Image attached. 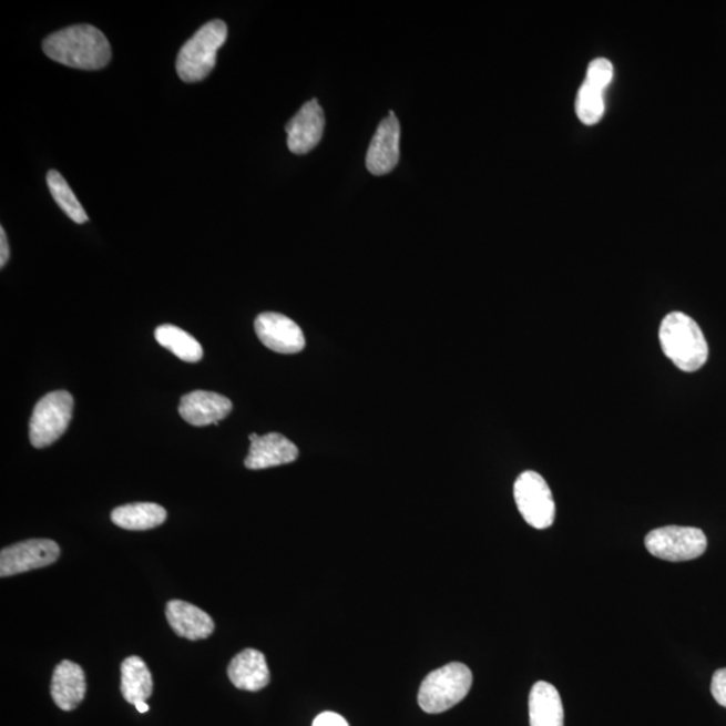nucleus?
Wrapping results in <instances>:
<instances>
[{
	"mask_svg": "<svg viewBox=\"0 0 726 726\" xmlns=\"http://www.w3.org/2000/svg\"><path fill=\"white\" fill-rule=\"evenodd\" d=\"M42 48L50 60L81 71H99L109 65L112 57L109 40L91 24L57 31L43 41Z\"/></svg>",
	"mask_w": 726,
	"mask_h": 726,
	"instance_id": "f257e3e1",
	"label": "nucleus"
},
{
	"mask_svg": "<svg viewBox=\"0 0 726 726\" xmlns=\"http://www.w3.org/2000/svg\"><path fill=\"white\" fill-rule=\"evenodd\" d=\"M659 342L665 356L682 371H697L708 361L709 346L696 320L684 313L662 320Z\"/></svg>",
	"mask_w": 726,
	"mask_h": 726,
	"instance_id": "f03ea898",
	"label": "nucleus"
},
{
	"mask_svg": "<svg viewBox=\"0 0 726 726\" xmlns=\"http://www.w3.org/2000/svg\"><path fill=\"white\" fill-rule=\"evenodd\" d=\"M227 38L224 21L214 19L202 27L176 57V73L182 81L200 82L209 75L216 67L217 53Z\"/></svg>",
	"mask_w": 726,
	"mask_h": 726,
	"instance_id": "7ed1b4c3",
	"label": "nucleus"
},
{
	"mask_svg": "<svg viewBox=\"0 0 726 726\" xmlns=\"http://www.w3.org/2000/svg\"><path fill=\"white\" fill-rule=\"evenodd\" d=\"M472 686V673L463 663H450L428 674L419 692V705L429 715H439L462 703Z\"/></svg>",
	"mask_w": 726,
	"mask_h": 726,
	"instance_id": "20e7f679",
	"label": "nucleus"
},
{
	"mask_svg": "<svg viewBox=\"0 0 726 726\" xmlns=\"http://www.w3.org/2000/svg\"><path fill=\"white\" fill-rule=\"evenodd\" d=\"M74 400L65 390L52 391L37 402L30 420V441L35 448L55 443L72 421Z\"/></svg>",
	"mask_w": 726,
	"mask_h": 726,
	"instance_id": "39448f33",
	"label": "nucleus"
},
{
	"mask_svg": "<svg viewBox=\"0 0 726 726\" xmlns=\"http://www.w3.org/2000/svg\"><path fill=\"white\" fill-rule=\"evenodd\" d=\"M647 551L656 559L682 563L703 555L708 540L703 530L685 526H665L646 535Z\"/></svg>",
	"mask_w": 726,
	"mask_h": 726,
	"instance_id": "423d86ee",
	"label": "nucleus"
},
{
	"mask_svg": "<svg viewBox=\"0 0 726 726\" xmlns=\"http://www.w3.org/2000/svg\"><path fill=\"white\" fill-rule=\"evenodd\" d=\"M514 498L523 520L535 529L553 525L555 503L544 478L534 471L522 472L514 484Z\"/></svg>",
	"mask_w": 726,
	"mask_h": 726,
	"instance_id": "0eeeda50",
	"label": "nucleus"
},
{
	"mask_svg": "<svg viewBox=\"0 0 726 726\" xmlns=\"http://www.w3.org/2000/svg\"><path fill=\"white\" fill-rule=\"evenodd\" d=\"M614 80V65L607 59H596L586 69L585 79L577 92L574 110L581 123L595 125L605 112V92Z\"/></svg>",
	"mask_w": 726,
	"mask_h": 726,
	"instance_id": "6e6552de",
	"label": "nucleus"
},
{
	"mask_svg": "<svg viewBox=\"0 0 726 726\" xmlns=\"http://www.w3.org/2000/svg\"><path fill=\"white\" fill-rule=\"evenodd\" d=\"M60 546L52 540H28L4 548L0 553V576L40 570L55 563L60 558Z\"/></svg>",
	"mask_w": 726,
	"mask_h": 726,
	"instance_id": "1a4fd4ad",
	"label": "nucleus"
},
{
	"mask_svg": "<svg viewBox=\"0 0 726 726\" xmlns=\"http://www.w3.org/2000/svg\"><path fill=\"white\" fill-rule=\"evenodd\" d=\"M255 330L264 346L280 355H295L305 349L306 339L301 328L286 315L260 314L255 320Z\"/></svg>",
	"mask_w": 726,
	"mask_h": 726,
	"instance_id": "9d476101",
	"label": "nucleus"
},
{
	"mask_svg": "<svg viewBox=\"0 0 726 726\" xmlns=\"http://www.w3.org/2000/svg\"><path fill=\"white\" fill-rule=\"evenodd\" d=\"M400 136L399 119L390 111L389 116L378 125L366 155V167L372 175L380 176L393 172L400 161Z\"/></svg>",
	"mask_w": 726,
	"mask_h": 726,
	"instance_id": "9b49d317",
	"label": "nucleus"
},
{
	"mask_svg": "<svg viewBox=\"0 0 726 726\" xmlns=\"http://www.w3.org/2000/svg\"><path fill=\"white\" fill-rule=\"evenodd\" d=\"M325 123V113L318 100L307 101L286 125L290 153L305 155L317 147L324 136Z\"/></svg>",
	"mask_w": 726,
	"mask_h": 726,
	"instance_id": "f8f14e48",
	"label": "nucleus"
},
{
	"mask_svg": "<svg viewBox=\"0 0 726 726\" xmlns=\"http://www.w3.org/2000/svg\"><path fill=\"white\" fill-rule=\"evenodd\" d=\"M250 447L245 467L249 470H265L270 467L289 464L299 457L298 447L280 433L249 436Z\"/></svg>",
	"mask_w": 726,
	"mask_h": 726,
	"instance_id": "ddd939ff",
	"label": "nucleus"
},
{
	"mask_svg": "<svg viewBox=\"0 0 726 726\" xmlns=\"http://www.w3.org/2000/svg\"><path fill=\"white\" fill-rule=\"evenodd\" d=\"M232 409L233 403L227 397L205 390L183 396L180 403L182 419L194 427L217 426Z\"/></svg>",
	"mask_w": 726,
	"mask_h": 726,
	"instance_id": "4468645a",
	"label": "nucleus"
},
{
	"mask_svg": "<svg viewBox=\"0 0 726 726\" xmlns=\"http://www.w3.org/2000/svg\"><path fill=\"white\" fill-rule=\"evenodd\" d=\"M227 677L239 691L258 692L264 689L270 681L265 655L255 648L244 650L229 663Z\"/></svg>",
	"mask_w": 726,
	"mask_h": 726,
	"instance_id": "2eb2a0df",
	"label": "nucleus"
},
{
	"mask_svg": "<svg viewBox=\"0 0 726 726\" xmlns=\"http://www.w3.org/2000/svg\"><path fill=\"white\" fill-rule=\"evenodd\" d=\"M166 616L174 633L188 641L206 640L213 634V618L191 603L172 600L167 604Z\"/></svg>",
	"mask_w": 726,
	"mask_h": 726,
	"instance_id": "dca6fc26",
	"label": "nucleus"
},
{
	"mask_svg": "<svg viewBox=\"0 0 726 726\" xmlns=\"http://www.w3.org/2000/svg\"><path fill=\"white\" fill-rule=\"evenodd\" d=\"M86 693L85 673L78 663L61 662L55 667L52 679V697L57 706L71 712L84 701Z\"/></svg>",
	"mask_w": 726,
	"mask_h": 726,
	"instance_id": "f3484780",
	"label": "nucleus"
},
{
	"mask_svg": "<svg viewBox=\"0 0 726 726\" xmlns=\"http://www.w3.org/2000/svg\"><path fill=\"white\" fill-rule=\"evenodd\" d=\"M530 726H564V706L560 693L548 682L532 687L529 696Z\"/></svg>",
	"mask_w": 726,
	"mask_h": 726,
	"instance_id": "a211bd4d",
	"label": "nucleus"
},
{
	"mask_svg": "<svg viewBox=\"0 0 726 726\" xmlns=\"http://www.w3.org/2000/svg\"><path fill=\"white\" fill-rule=\"evenodd\" d=\"M167 511L161 504L143 502L124 504L112 511L111 520L125 530H150L166 521Z\"/></svg>",
	"mask_w": 726,
	"mask_h": 726,
	"instance_id": "6ab92c4d",
	"label": "nucleus"
},
{
	"mask_svg": "<svg viewBox=\"0 0 726 726\" xmlns=\"http://www.w3.org/2000/svg\"><path fill=\"white\" fill-rule=\"evenodd\" d=\"M154 684L147 665L139 656H130L122 665V694L132 705L145 703L153 694Z\"/></svg>",
	"mask_w": 726,
	"mask_h": 726,
	"instance_id": "aec40b11",
	"label": "nucleus"
},
{
	"mask_svg": "<svg viewBox=\"0 0 726 726\" xmlns=\"http://www.w3.org/2000/svg\"><path fill=\"white\" fill-rule=\"evenodd\" d=\"M156 342L172 351L174 356L185 362H200L204 350L197 339L182 328L173 325H163L155 330Z\"/></svg>",
	"mask_w": 726,
	"mask_h": 726,
	"instance_id": "412c9836",
	"label": "nucleus"
},
{
	"mask_svg": "<svg viewBox=\"0 0 726 726\" xmlns=\"http://www.w3.org/2000/svg\"><path fill=\"white\" fill-rule=\"evenodd\" d=\"M48 187L50 193H52L57 205L61 207V211L67 214L69 218L74 221L75 224H85L88 219V214L84 211V207L80 204L78 197L73 193L71 186L68 185L64 176H62L57 170H50L47 176Z\"/></svg>",
	"mask_w": 726,
	"mask_h": 726,
	"instance_id": "4be33fe9",
	"label": "nucleus"
},
{
	"mask_svg": "<svg viewBox=\"0 0 726 726\" xmlns=\"http://www.w3.org/2000/svg\"><path fill=\"white\" fill-rule=\"evenodd\" d=\"M710 691L717 704L724 706L726 709V668H719L713 675Z\"/></svg>",
	"mask_w": 726,
	"mask_h": 726,
	"instance_id": "5701e85b",
	"label": "nucleus"
},
{
	"mask_svg": "<svg viewBox=\"0 0 726 726\" xmlns=\"http://www.w3.org/2000/svg\"><path fill=\"white\" fill-rule=\"evenodd\" d=\"M313 726H349V724L338 713L325 712L314 719Z\"/></svg>",
	"mask_w": 726,
	"mask_h": 726,
	"instance_id": "b1692460",
	"label": "nucleus"
},
{
	"mask_svg": "<svg viewBox=\"0 0 726 726\" xmlns=\"http://www.w3.org/2000/svg\"><path fill=\"white\" fill-rule=\"evenodd\" d=\"M9 258H10V248H9L8 236H6V232L3 227H0V268L6 267V264H8Z\"/></svg>",
	"mask_w": 726,
	"mask_h": 726,
	"instance_id": "393cba45",
	"label": "nucleus"
},
{
	"mask_svg": "<svg viewBox=\"0 0 726 726\" xmlns=\"http://www.w3.org/2000/svg\"><path fill=\"white\" fill-rule=\"evenodd\" d=\"M135 708H136L139 712H141V713H147L149 709H150V708H149V705L145 704V703H137V704L135 705Z\"/></svg>",
	"mask_w": 726,
	"mask_h": 726,
	"instance_id": "a878e982",
	"label": "nucleus"
}]
</instances>
